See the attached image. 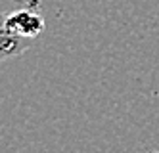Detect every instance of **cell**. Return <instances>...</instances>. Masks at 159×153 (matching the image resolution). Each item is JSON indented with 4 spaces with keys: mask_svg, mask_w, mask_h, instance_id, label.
<instances>
[{
    "mask_svg": "<svg viewBox=\"0 0 159 153\" xmlns=\"http://www.w3.org/2000/svg\"><path fill=\"white\" fill-rule=\"evenodd\" d=\"M33 40L17 37V34L0 31V57L2 60H10V57H17L21 56L25 50H29Z\"/></svg>",
    "mask_w": 159,
    "mask_h": 153,
    "instance_id": "cell-2",
    "label": "cell"
},
{
    "mask_svg": "<svg viewBox=\"0 0 159 153\" xmlns=\"http://www.w3.org/2000/svg\"><path fill=\"white\" fill-rule=\"evenodd\" d=\"M146 153H157V151H146Z\"/></svg>",
    "mask_w": 159,
    "mask_h": 153,
    "instance_id": "cell-3",
    "label": "cell"
},
{
    "mask_svg": "<svg viewBox=\"0 0 159 153\" xmlns=\"http://www.w3.org/2000/svg\"><path fill=\"white\" fill-rule=\"evenodd\" d=\"M46 27V19L40 14V0H27L23 6L8 11L2 19V31L23 38H37Z\"/></svg>",
    "mask_w": 159,
    "mask_h": 153,
    "instance_id": "cell-1",
    "label": "cell"
}]
</instances>
